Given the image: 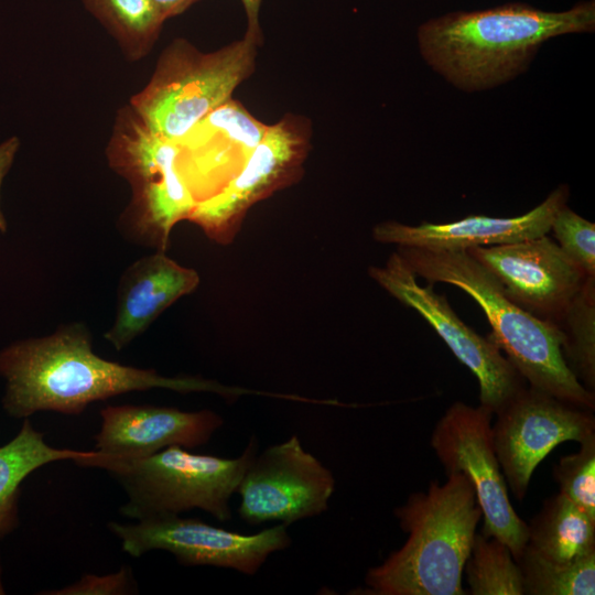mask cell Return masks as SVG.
Returning a JSON list of instances; mask_svg holds the SVG:
<instances>
[{
    "instance_id": "7c38bea8",
    "label": "cell",
    "mask_w": 595,
    "mask_h": 595,
    "mask_svg": "<svg viewBox=\"0 0 595 595\" xmlns=\"http://www.w3.org/2000/svg\"><path fill=\"white\" fill-rule=\"evenodd\" d=\"M334 490L331 470L292 435L251 461L236 489L238 515L252 526L269 521L289 526L324 512Z\"/></svg>"
},
{
    "instance_id": "f1b7e54d",
    "label": "cell",
    "mask_w": 595,
    "mask_h": 595,
    "mask_svg": "<svg viewBox=\"0 0 595 595\" xmlns=\"http://www.w3.org/2000/svg\"><path fill=\"white\" fill-rule=\"evenodd\" d=\"M247 17L246 34L252 36L259 44L261 43L262 33L259 24V12L262 0H240Z\"/></svg>"
},
{
    "instance_id": "83f0119b",
    "label": "cell",
    "mask_w": 595,
    "mask_h": 595,
    "mask_svg": "<svg viewBox=\"0 0 595 595\" xmlns=\"http://www.w3.org/2000/svg\"><path fill=\"white\" fill-rule=\"evenodd\" d=\"M18 149L19 140L15 137H11L0 143V193L3 178L13 163ZM7 229L8 224L0 206V231L6 232Z\"/></svg>"
},
{
    "instance_id": "603a6c76",
    "label": "cell",
    "mask_w": 595,
    "mask_h": 595,
    "mask_svg": "<svg viewBox=\"0 0 595 595\" xmlns=\"http://www.w3.org/2000/svg\"><path fill=\"white\" fill-rule=\"evenodd\" d=\"M524 595H594L595 552L576 561L548 560L524 547L516 561Z\"/></svg>"
},
{
    "instance_id": "484cf974",
    "label": "cell",
    "mask_w": 595,
    "mask_h": 595,
    "mask_svg": "<svg viewBox=\"0 0 595 595\" xmlns=\"http://www.w3.org/2000/svg\"><path fill=\"white\" fill-rule=\"evenodd\" d=\"M551 230L563 252L587 278H595V224L564 204L556 212Z\"/></svg>"
},
{
    "instance_id": "30bf717a",
    "label": "cell",
    "mask_w": 595,
    "mask_h": 595,
    "mask_svg": "<svg viewBox=\"0 0 595 595\" xmlns=\"http://www.w3.org/2000/svg\"><path fill=\"white\" fill-rule=\"evenodd\" d=\"M494 415L493 444L507 486L522 500L534 469L559 444L595 434L594 412L530 385L520 388Z\"/></svg>"
},
{
    "instance_id": "4316f807",
    "label": "cell",
    "mask_w": 595,
    "mask_h": 595,
    "mask_svg": "<svg viewBox=\"0 0 595 595\" xmlns=\"http://www.w3.org/2000/svg\"><path fill=\"white\" fill-rule=\"evenodd\" d=\"M136 591V583L131 570L122 566L118 572L95 575L84 574L77 582L63 588L42 592L46 595H119L131 594Z\"/></svg>"
},
{
    "instance_id": "8992f818",
    "label": "cell",
    "mask_w": 595,
    "mask_h": 595,
    "mask_svg": "<svg viewBox=\"0 0 595 595\" xmlns=\"http://www.w3.org/2000/svg\"><path fill=\"white\" fill-rule=\"evenodd\" d=\"M252 439L238 457L225 458L170 446L150 456L104 467L126 491L120 513L137 521L180 516L198 508L219 521L231 519L229 501L257 455Z\"/></svg>"
},
{
    "instance_id": "8fae6325",
    "label": "cell",
    "mask_w": 595,
    "mask_h": 595,
    "mask_svg": "<svg viewBox=\"0 0 595 595\" xmlns=\"http://www.w3.org/2000/svg\"><path fill=\"white\" fill-rule=\"evenodd\" d=\"M286 524L278 523L253 534L214 527L195 518L169 516L108 523L125 552L139 558L152 550L172 553L183 565H209L253 575L268 556L288 548Z\"/></svg>"
},
{
    "instance_id": "5b68a950",
    "label": "cell",
    "mask_w": 595,
    "mask_h": 595,
    "mask_svg": "<svg viewBox=\"0 0 595 595\" xmlns=\"http://www.w3.org/2000/svg\"><path fill=\"white\" fill-rule=\"evenodd\" d=\"M257 45L245 33L217 51L202 53L187 41L175 40L148 85L132 97L134 115L151 133L180 141L252 73Z\"/></svg>"
},
{
    "instance_id": "d4e9b609",
    "label": "cell",
    "mask_w": 595,
    "mask_h": 595,
    "mask_svg": "<svg viewBox=\"0 0 595 595\" xmlns=\"http://www.w3.org/2000/svg\"><path fill=\"white\" fill-rule=\"evenodd\" d=\"M578 444L577 452L554 465L553 478L560 494L595 518V434Z\"/></svg>"
},
{
    "instance_id": "277c9868",
    "label": "cell",
    "mask_w": 595,
    "mask_h": 595,
    "mask_svg": "<svg viewBox=\"0 0 595 595\" xmlns=\"http://www.w3.org/2000/svg\"><path fill=\"white\" fill-rule=\"evenodd\" d=\"M397 251L416 277L454 285L479 305L491 327L488 336L528 385L594 412L595 392L566 366L556 329L516 305L467 250L398 247Z\"/></svg>"
},
{
    "instance_id": "4dcf8cb0",
    "label": "cell",
    "mask_w": 595,
    "mask_h": 595,
    "mask_svg": "<svg viewBox=\"0 0 595 595\" xmlns=\"http://www.w3.org/2000/svg\"><path fill=\"white\" fill-rule=\"evenodd\" d=\"M2 594H6V591H4V587H3V584H2L1 565H0V595H2Z\"/></svg>"
},
{
    "instance_id": "5bb4252c",
    "label": "cell",
    "mask_w": 595,
    "mask_h": 595,
    "mask_svg": "<svg viewBox=\"0 0 595 595\" xmlns=\"http://www.w3.org/2000/svg\"><path fill=\"white\" fill-rule=\"evenodd\" d=\"M467 252L487 268L505 294L532 316L553 325L587 278L547 235Z\"/></svg>"
},
{
    "instance_id": "52a82bcc",
    "label": "cell",
    "mask_w": 595,
    "mask_h": 595,
    "mask_svg": "<svg viewBox=\"0 0 595 595\" xmlns=\"http://www.w3.org/2000/svg\"><path fill=\"white\" fill-rule=\"evenodd\" d=\"M177 143L151 133L139 119L128 118L110 147V165L132 187V201L122 217L125 235L165 251L170 232L190 220L196 203L176 166Z\"/></svg>"
},
{
    "instance_id": "9c48e42d",
    "label": "cell",
    "mask_w": 595,
    "mask_h": 595,
    "mask_svg": "<svg viewBox=\"0 0 595 595\" xmlns=\"http://www.w3.org/2000/svg\"><path fill=\"white\" fill-rule=\"evenodd\" d=\"M370 278L385 291L413 309L443 339L453 355L476 377L479 404L494 414L527 382L489 336H482L454 312L433 283L421 285L398 251L382 267H370Z\"/></svg>"
},
{
    "instance_id": "d6986e66",
    "label": "cell",
    "mask_w": 595,
    "mask_h": 595,
    "mask_svg": "<svg viewBox=\"0 0 595 595\" xmlns=\"http://www.w3.org/2000/svg\"><path fill=\"white\" fill-rule=\"evenodd\" d=\"M527 548L556 562L595 552V518L558 493L527 523Z\"/></svg>"
},
{
    "instance_id": "44dd1931",
    "label": "cell",
    "mask_w": 595,
    "mask_h": 595,
    "mask_svg": "<svg viewBox=\"0 0 595 595\" xmlns=\"http://www.w3.org/2000/svg\"><path fill=\"white\" fill-rule=\"evenodd\" d=\"M552 326L559 334L566 366L587 390L595 392V278L586 280Z\"/></svg>"
},
{
    "instance_id": "6da1fadb",
    "label": "cell",
    "mask_w": 595,
    "mask_h": 595,
    "mask_svg": "<svg viewBox=\"0 0 595 595\" xmlns=\"http://www.w3.org/2000/svg\"><path fill=\"white\" fill-rule=\"evenodd\" d=\"M0 376L6 380L2 408L17 419L40 411L78 415L91 402L153 388L214 392L225 398L260 393L199 377H164L154 369L105 359L94 351L90 332L83 323L64 324L50 335L3 347Z\"/></svg>"
},
{
    "instance_id": "7402d4cb",
    "label": "cell",
    "mask_w": 595,
    "mask_h": 595,
    "mask_svg": "<svg viewBox=\"0 0 595 595\" xmlns=\"http://www.w3.org/2000/svg\"><path fill=\"white\" fill-rule=\"evenodd\" d=\"M130 58L149 52L164 23L152 0H80Z\"/></svg>"
},
{
    "instance_id": "3957f363",
    "label": "cell",
    "mask_w": 595,
    "mask_h": 595,
    "mask_svg": "<svg viewBox=\"0 0 595 595\" xmlns=\"http://www.w3.org/2000/svg\"><path fill=\"white\" fill-rule=\"evenodd\" d=\"M408 533L404 544L366 574L365 594L464 595L462 585L482 519L470 480L463 473L432 480L426 491L411 494L394 509Z\"/></svg>"
},
{
    "instance_id": "7a4b0ae2",
    "label": "cell",
    "mask_w": 595,
    "mask_h": 595,
    "mask_svg": "<svg viewBox=\"0 0 595 595\" xmlns=\"http://www.w3.org/2000/svg\"><path fill=\"white\" fill-rule=\"evenodd\" d=\"M594 30V0L564 11L510 2L432 18L419 26L418 43L431 68L456 88L473 93L524 73L547 41Z\"/></svg>"
},
{
    "instance_id": "4fadbf2b",
    "label": "cell",
    "mask_w": 595,
    "mask_h": 595,
    "mask_svg": "<svg viewBox=\"0 0 595 595\" xmlns=\"http://www.w3.org/2000/svg\"><path fill=\"white\" fill-rule=\"evenodd\" d=\"M307 150L303 121L286 117L268 126L240 172L218 194L198 204L190 220L214 241L230 244L251 206L300 178Z\"/></svg>"
},
{
    "instance_id": "f546056e",
    "label": "cell",
    "mask_w": 595,
    "mask_h": 595,
    "mask_svg": "<svg viewBox=\"0 0 595 595\" xmlns=\"http://www.w3.org/2000/svg\"><path fill=\"white\" fill-rule=\"evenodd\" d=\"M162 18L166 21L187 10L198 0H152Z\"/></svg>"
},
{
    "instance_id": "ac0fdd59",
    "label": "cell",
    "mask_w": 595,
    "mask_h": 595,
    "mask_svg": "<svg viewBox=\"0 0 595 595\" xmlns=\"http://www.w3.org/2000/svg\"><path fill=\"white\" fill-rule=\"evenodd\" d=\"M199 284L198 273L172 260L164 251L142 257L122 273L117 290L116 318L105 339L121 350L156 317Z\"/></svg>"
},
{
    "instance_id": "cb8c5ba5",
    "label": "cell",
    "mask_w": 595,
    "mask_h": 595,
    "mask_svg": "<svg viewBox=\"0 0 595 595\" xmlns=\"http://www.w3.org/2000/svg\"><path fill=\"white\" fill-rule=\"evenodd\" d=\"M464 573L472 595H524L520 569L497 538L476 533Z\"/></svg>"
},
{
    "instance_id": "2e32d148",
    "label": "cell",
    "mask_w": 595,
    "mask_h": 595,
    "mask_svg": "<svg viewBox=\"0 0 595 595\" xmlns=\"http://www.w3.org/2000/svg\"><path fill=\"white\" fill-rule=\"evenodd\" d=\"M267 128L230 98L176 142V166L196 206L218 194L240 172Z\"/></svg>"
},
{
    "instance_id": "ba28073f",
    "label": "cell",
    "mask_w": 595,
    "mask_h": 595,
    "mask_svg": "<svg viewBox=\"0 0 595 595\" xmlns=\"http://www.w3.org/2000/svg\"><path fill=\"white\" fill-rule=\"evenodd\" d=\"M493 416L484 405L456 401L436 422L430 444L446 475L463 473L470 480L482 510V534L502 541L517 561L527 544V522L508 495L493 444Z\"/></svg>"
},
{
    "instance_id": "9a60e30c",
    "label": "cell",
    "mask_w": 595,
    "mask_h": 595,
    "mask_svg": "<svg viewBox=\"0 0 595 595\" xmlns=\"http://www.w3.org/2000/svg\"><path fill=\"white\" fill-rule=\"evenodd\" d=\"M100 418L96 453L75 462L80 466L104 468L174 445L194 448L206 444L223 425L221 416L212 410L182 411L151 404L108 405Z\"/></svg>"
},
{
    "instance_id": "e0dca14e",
    "label": "cell",
    "mask_w": 595,
    "mask_h": 595,
    "mask_svg": "<svg viewBox=\"0 0 595 595\" xmlns=\"http://www.w3.org/2000/svg\"><path fill=\"white\" fill-rule=\"evenodd\" d=\"M570 190L559 185L538 206L516 217L472 215L445 224L422 223L410 226L388 220L372 228V237L381 244L397 247L463 249L512 244L551 231L556 212L567 204Z\"/></svg>"
},
{
    "instance_id": "ffe728a7",
    "label": "cell",
    "mask_w": 595,
    "mask_h": 595,
    "mask_svg": "<svg viewBox=\"0 0 595 595\" xmlns=\"http://www.w3.org/2000/svg\"><path fill=\"white\" fill-rule=\"evenodd\" d=\"M91 451H75L50 446L29 419L18 434L0 446V539L12 532L18 523L20 486L35 469L56 461L74 462L95 455Z\"/></svg>"
}]
</instances>
